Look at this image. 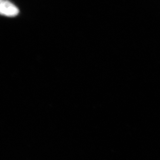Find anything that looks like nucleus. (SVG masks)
Returning a JSON list of instances; mask_svg holds the SVG:
<instances>
[{
	"label": "nucleus",
	"mask_w": 160,
	"mask_h": 160,
	"mask_svg": "<svg viewBox=\"0 0 160 160\" xmlns=\"http://www.w3.org/2000/svg\"><path fill=\"white\" fill-rule=\"evenodd\" d=\"M1 14L9 17H13L18 15L19 10L16 6L8 0H1L0 6Z\"/></svg>",
	"instance_id": "obj_1"
}]
</instances>
